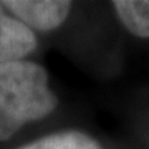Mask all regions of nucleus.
<instances>
[{"mask_svg": "<svg viewBox=\"0 0 149 149\" xmlns=\"http://www.w3.org/2000/svg\"><path fill=\"white\" fill-rule=\"evenodd\" d=\"M60 95L37 58L0 65V146L58 114Z\"/></svg>", "mask_w": 149, "mask_h": 149, "instance_id": "1", "label": "nucleus"}, {"mask_svg": "<svg viewBox=\"0 0 149 149\" xmlns=\"http://www.w3.org/2000/svg\"><path fill=\"white\" fill-rule=\"evenodd\" d=\"M3 7L42 42L63 32L74 12L68 0H3Z\"/></svg>", "mask_w": 149, "mask_h": 149, "instance_id": "2", "label": "nucleus"}, {"mask_svg": "<svg viewBox=\"0 0 149 149\" xmlns=\"http://www.w3.org/2000/svg\"><path fill=\"white\" fill-rule=\"evenodd\" d=\"M43 42L38 35L12 15L0 0V65L37 58Z\"/></svg>", "mask_w": 149, "mask_h": 149, "instance_id": "3", "label": "nucleus"}, {"mask_svg": "<svg viewBox=\"0 0 149 149\" xmlns=\"http://www.w3.org/2000/svg\"><path fill=\"white\" fill-rule=\"evenodd\" d=\"M10 149H104L101 141L80 128H53Z\"/></svg>", "mask_w": 149, "mask_h": 149, "instance_id": "4", "label": "nucleus"}, {"mask_svg": "<svg viewBox=\"0 0 149 149\" xmlns=\"http://www.w3.org/2000/svg\"><path fill=\"white\" fill-rule=\"evenodd\" d=\"M111 8L128 33L149 40V0H114Z\"/></svg>", "mask_w": 149, "mask_h": 149, "instance_id": "5", "label": "nucleus"}]
</instances>
